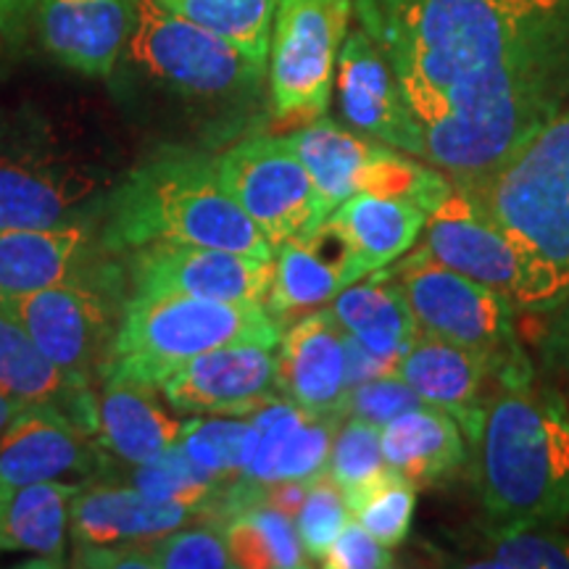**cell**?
<instances>
[{
	"label": "cell",
	"mask_w": 569,
	"mask_h": 569,
	"mask_svg": "<svg viewBox=\"0 0 569 569\" xmlns=\"http://www.w3.org/2000/svg\"><path fill=\"white\" fill-rule=\"evenodd\" d=\"M98 227L113 256L174 243L274 259V248L219 182L213 156L193 148L167 146L130 169L106 193Z\"/></svg>",
	"instance_id": "cell-2"
},
{
	"label": "cell",
	"mask_w": 569,
	"mask_h": 569,
	"mask_svg": "<svg viewBox=\"0 0 569 569\" xmlns=\"http://www.w3.org/2000/svg\"><path fill=\"white\" fill-rule=\"evenodd\" d=\"M27 409H30L27 403H21V401H17V398H11L9 393H3V390H0V436H3L6 427H9L19 415H24Z\"/></svg>",
	"instance_id": "cell-44"
},
{
	"label": "cell",
	"mask_w": 569,
	"mask_h": 569,
	"mask_svg": "<svg viewBox=\"0 0 569 569\" xmlns=\"http://www.w3.org/2000/svg\"><path fill=\"white\" fill-rule=\"evenodd\" d=\"M469 567L486 569H569V540L551 536L549 528H493L486 549Z\"/></svg>",
	"instance_id": "cell-36"
},
{
	"label": "cell",
	"mask_w": 569,
	"mask_h": 569,
	"mask_svg": "<svg viewBox=\"0 0 569 569\" xmlns=\"http://www.w3.org/2000/svg\"><path fill=\"white\" fill-rule=\"evenodd\" d=\"M272 264V288L264 306L280 325L301 311L332 303L348 288L346 251L325 222L317 232L274 248Z\"/></svg>",
	"instance_id": "cell-28"
},
{
	"label": "cell",
	"mask_w": 569,
	"mask_h": 569,
	"mask_svg": "<svg viewBox=\"0 0 569 569\" xmlns=\"http://www.w3.org/2000/svg\"><path fill=\"white\" fill-rule=\"evenodd\" d=\"M422 206L372 193H356L327 213L325 227L346 251L348 284L393 264L415 248L427 224Z\"/></svg>",
	"instance_id": "cell-24"
},
{
	"label": "cell",
	"mask_w": 569,
	"mask_h": 569,
	"mask_svg": "<svg viewBox=\"0 0 569 569\" xmlns=\"http://www.w3.org/2000/svg\"><path fill=\"white\" fill-rule=\"evenodd\" d=\"M467 193L475 196L517 251L515 303L546 315L565 301L569 296V103L480 188Z\"/></svg>",
	"instance_id": "cell-4"
},
{
	"label": "cell",
	"mask_w": 569,
	"mask_h": 569,
	"mask_svg": "<svg viewBox=\"0 0 569 569\" xmlns=\"http://www.w3.org/2000/svg\"><path fill=\"white\" fill-rule=\"evenodd\" d=\"M106 174L48 153H0V230H30L101 213Z\"/></svg>",
	"instance_id": "cell-13"
},
{
	"label": "cell",
	"mask_w": 569,
	"mask_h": 569,
	"mask_svg": "<svg viewBox=\"0 0 569 569\" xmlns=\"http://www.w3.org/2000/svg\"><path fill=\"white\" fill-rule=\"evenodd\" d=\"M393 565V553H390L388 546H382L356 519H348L336 543L330 546V551L319 561V567L327 569H388Z\"/></svg>",
	"instance_id": "cell-41"
},
{
	"label": "cell",
	"mask_w": 569,
	"mask_h": 569,
	"mask_svg": "<svg viewBox=\"0 0 569 569\" xmlns=\"http://www.w3.org/2000/svg\"><path fill=\"white\" fill-rule=\"evenodd\" d=\"M82 488V482L42 480L9 490L0 517V551H27L42 565L61 567L67 561L71 501Z\"/></svg>",
	"instance_id": "cell-29"
},
{
	"label": "cell",
	"mask_w": 569,
	"mask_h": 569,
	"mask_svg": "<svg viewBox=\"0 0 569 569\" xmlns=\"http://www.w3.org/2000/svg\"><path fill=\"white\" fill-rule=\"evenodd\" d=\"M201 517L190 503L156 501L132 486H96L74 496L69 530L77 546L142 543Z\"/></svg>",
	"instance_id": "cell-25"
},
{
	"label": "cell",
	"mask_w": 569,
	"mask_h": 569,
	"mask_svg": "<svg viewBox=\"0 0 569 569\" xmlns=\"http://www.w3.org/2000/svg\"><path fill=\"white\" fill-rule=\"evenodd\" d=\"M340 415H315L288 398H274L251 415L256 448L243 480L269 486L280 480L322 478Z\"/></svg>",
	"instance_id": "cell-22"
},
{
	"label": "cell",
	"mask_w": 569,
	"mask_h": 569,
	"mask_svg": "<svg viewBox=\"0 0 569 569\" xmlns=\"http://www.w3.org/2000/svg\"><path fill=\"white\" fill-rule=\"evenodd\" d=\"M34 0H0V51L30 27Z\"/></svg>",
	"instance_id": "cell-43"
},
{
	"label": "cell",
	"mask_w": 569,
	"mask_h": 569,
	"mask_svg": "<svg viewBox=\"0 0 569 569\" xmlns=\"http://www.w3.org/2000/svg\"><path fill=\"white\" fill-rule=\"evenodd\" d=\"M163 9L230 40L269 67V42L277 0H159Z\"/></svg>",
	"instance_id": "cell-33"
},
{
	"label": "cell",
	"mask_w": 569,
	"mask_h": 569,
	"mask_svg": "<svg viewBox=\"0 0 569 569\" xmlns=\"http://www.w3.org/2000/svg\"><path fill=\"white\" fill-rule=\"evenodd\" d=\"M538 351L546 369L569 372V296L546 311V325L540 330Z\"/></svg>",
	"instance_id": "cell-42"
},
{
	"label": "cell",
	"mask_w": 569,
	"mask_h": 569,
	"mask_svg": "<svg viewBox=\"0 0 569 569\" xmlns=\"http://www.w3.org/2000/svg\"><path fill=\"white\" fill-rule=\"evenodd\" d=\"M277 361L282 398L315 415L346 417L351 393L346 330L332 309L290 322L277 343Z\"/></svg>",
	"instance_id": "cell-19"
},
{
	"label": "cell",
	"mask_w": 569,
	"mask_h": 569,
	"mask_svg": "<svg viewBox=\"0 0 569 569\" xmlns=\"http://www.w3.org/2000/svg\"><path fill=\"white\" fill-rule=\"evenodd\" d=\"M338 103L351 130L427 161L425 132L411 111L407 92L386 56L361 27L348 32L340 46Z\"/></svg>",
	"instance_id": "cell-15"
},
{
	"label": "cell",
	"mask_w": 569,
	"mask_h": 569,
	"mask_svg": "<svg viewBox=\"0 0 569 569\" xmlns=\"http://www.w3.org/2000/svg\"><path fill=\"white\" fill-rule=\"evenodd\" d=\"M188 419L167 411L159 388L103 380L98 396V440L124 465H146L177 446Z\"/></svg>",
	"instance_id": "cell-26"
},
{
	"label": "cell",
	"mask_w": 569,
	"mask_h": 569,
	"mask_svg": "<svg viewBox=\"0 0 569 569\" xmlns=\"http://www.w3.org/2000/svg\"><path fill=\"white\" fill-rule=\"evenodd\" d=\"M6 496H9V490L0 486V517H3V503H6Z\"/></svg>",
	"instance_id": "cell-45"
},
{
	"label": "cell",
	"mask_w": 569,
	"mask_h": 569,
	"mask_svg": "<svg viewBox=\"0 0 569 569\" xmlns=\"http://www.w3.org/2000/svg\"><path fill=\"white\" fill-rule=\"evenodd\" d=\"M415 503L417 486H411L401 475L390 472L353 503L351 517L361 528L372 532L382 546L393 549V546H401L409 536Z\"/></svg>",
	"instance_id": "cell-37"
},
{
	"label": "cell",
	"mask_w": 569,
	"mask_h": 569,
	"mask_svg": "<svg viewBox=\"0 0 569 569\" xmlns=\"http://www.w3.org/2000/svg\"><path fill=\"white\" fill-rule=\"evenodd\" d=\"M213 169L272 248L317 232L330 213L288 138L251 134L238 140L213 159Z\"/></svg>",
	"instance_id": "cell-11"
},
{
	"label": "cell",
	"mask_w": 569,
	"mask_h": 569,
	"mask_svg": "<svg viewBox=\"0 0 569 569\" xmlns=\"http://www.w3.org/2000/svg\"><path fill=\"white\" fill-rule=\"evenodd\" d=\"M309 169L327 211L356 193L411 201L430 213L451 196L446 172L415 156L317 117L284 134Z\"/></svg>",
	"instance_id": "cell-9"
},
{
	"label": "cell",
	"mask_w": 569,
	"mask_h": 569,
	"mask_svg": "<svg viewBox=\"0 0 569 569\" xmlns=\"http://www.w3.org/2000/svg\"><path fill=\"white\" fill-rule=\"evenodd\" d=\"M427 163L475 190L569 103V0H353Z\"/></svg>",
	"instance_id": "cell-1"
},
{
	"label": "cell",
	"mask_w": 569,
	"mask_h": 569,
	"mask_svg": "<svg viewBox=\"0 0 569 569\" xmlns=\"http://www.w3.org/2000/svg\"><path fill=\"white\" fill-rule=\"evenodd\" d=\"M425 248L440 264L501 290L515 301L519 284L517 251L467 190L453 184L451 196L430 211L425 224Z\"/></svg>",
	"instance_id": "cell-18"
},
{
	"label": "cell",
	"mask_w": 569,
	"mask_h": 569,
	"mask_svg": "<svg viewBox=\"0 0 569 569\" xmlns=\"http://www.w3.org/2000/svg\"><path fill=\"white\" fill-rule=\"evenodd\" d=\"M177 446L217 478L238 480L253 457L256 427L243 417H193Z\"/></svg>",
	"instance_id": "cell-35"
},
{
	"label": "cell",
	"mask_w": 569,
	"mask_h": 569,
	"mask_svg": "<svg viewBox=\"0 0 569 569\" xmlns=\"http://www.w3.org/2000/svg\"><path fill=\"white\" fill-rule=\"evenodd\" d=\"M232 482L234 480H222L209 469L198 467L180 446H172L146 465H132L124 486L138 488L140 493L151 496L156 501L190 503L203 517H217Z\"/></svg>",
	"instance_id": "cell-32"
},
{
	"label": "cell",
	"mask_w": 569,
	"mask_h": 569,
	"mask_svg": "<svg viewBox=\"0 0 569 569\" xmlns=\"http://www.w3.org/2000/svg\"><path fill=\"white\" fill-rule=\"evenodd\" d=\"M478 490L493 528L569 519V411L532 382L490 396L478 443Z\"/></svg>",
	"instance_id": "cell-3"
},
{
	"label": "cell",
	"mask_w": 569,
	"mask_h": 569,
	"mask_svg": "<svg viewBox=\"0 0 569 569\" xmlns=\"http://www.w3.org/2000/svg\"><path fill=\"white\" fill-rule=\"evenodd\" d=\"M127 267L106 261L96 272L34 293L0 298L24 325L40 351L74 380H101L111 343L130 298Z\"/></svg>",
	"instance_id": "cell-8"
},
{
	"label": "cell",
	"mask_w": 569,
	"mask_h": 569,
	"mask_svg": "<svg viewBox=\"0 0 569 569\" xmlns=\"http://www.w3.org/2000/svg\"><path fill=\"white\" fill-rule=\"evenodd\" d=\"M124 61L146 82L213 113L232 132L253 122L264 82L269 84L267 63L163 9L159 0H134V27Z\"/></svg>",
	"instance_id": "cell-5"
},
{
	"label": "cell",
	"mask_w": 569,
	"mask_h": 569,
	"mask_svg": "<svg viewBox=\"0 0 569 569\" xmlns=\"http://www.w3.org/2000/svg\"><path fill=\"white\" fill-rule=\"evenodd\" d=\"M396 375L401 377L427 407H436L457 419L469 443H478L486 409L493 393H486L488 382L498 372L486 356L446 340L419 336L415 346L398 359Z\"/></svg>",
	"instance_id": "cell-21"
},
{
	"label": "cell",
	"mask_w": 569,
	"mask_h": 569,
	"mask_svg": "<svg viewBox=\"0 0 569 569\" xmlns=\"http://www.w3.org/2000/svg\"><path fill=\"white\" fill-rule=\"evenodd\" d=\"M330 309L356 343L382 359L398 361L419 338L411 306L396 282L382 272L348 284L332 298Z\"/></svg>",
	"instance_id": "cell-30"
},
{
	"label": "cell",
	"mask_w": 569,
	"mask_h": 569,
	"mask_svg": "<svg viewBox=\"0 0 569 569\" xmlns=\"http://www.w3.org/2000/svg\"><path fill=\"white\" fill-rule=\"evenodd\" d=\"M388 467L411 486H443L465 469L469 448L457 419L436 407H415L380 427Z\"/></svg>",
	"instance_id": "cell-27"
},
{
	"label": "cell",
	"mask_w": 569,
	"mask_h": 569,
	"mask_svg": "<svg viewBox=\"0 0 569 569\" xmlns=\"http://www.w3.org/2000/svg\"><path fill=\"white\" fill-rule=\"evenodd\" d=\"M113 259L98 217L30 230H0V298L51 288L96 272Z\"/></svg>",
	"instance_id": "cell-17"
},
{
	"label": "cell",
	"mask_w": 569,
	"mask_h": 569,
	"mask_svg": "<svg viewBox=\"0 0 569 569\" xmlns=\"http://www.w3.org/2000/svg\"><path fill=\"white\" fill-rule=\"evenodd\" d=\"M32 24L48 53L82 77H111L134 27V0H34Z\"/></svg>",
	"instance_id": "cell-16"
},
{
	"label": "cell",
	"mask_w": 569,
	"mask_h": 569,
	"mask_svg": "<svg viewBox=\"0 0 569 569\" xmlns=\"http://www.w3.org/2000/svg\"><path fill=\"white\" fill-rule=\"evenodd\" d=\"M353 0H277L269 42V111L277 122L325 117Z\"/></svg>",
	"instance_id": "cell-10"
},
{
	"label": "cell",
	"mask_w": 569,
	"mask_h": 569,
	"mask_svg": "<svg viewBox=\"0 0 569 569\" xmlns=\"http://www.w3.org/2000/svg\"><path fill=\"white\" fill-rule=\"evenodd\" d=\"M422 398L411 390L398 375L375 377V380L359 382L348 393L346 417L367 419L377 427L388 425L390 419L403 415V411L422 407Z\"/></svg>",
	"instance_id": "cell-40"
},
{
	"label": "cell",
	"mask_w": 569,
	"mask_h": 569,
	"mask_svg": "<svg viewBox=\"0 0 569 569\" xmlns=\"http://www.w3.org/2000/svg\"><path fill=\"white\" fill-rule=\"evenodd\" d=\"M167 403L193 417H248L280 398L277 346H224L172 369L159 386Z\"/></svg>",
	"instance_id": "cell-14"
},
{
	"label": "cell",
	"mask_w": 569,
	"mask_h": 569,
	"mask_svg": "<svg viewBox=\"0 0 569 569\" xmlns=\"http://www.w3.org/2000/svg\"><path fill=\"white\" fill-rule=\"evenodd\" d=\"M232 565L246 569L309 567L293 517L269 507H248L219 525Z\"/></svg>",
	"instance_id": "cell-31"
},
{
	"label": "cell",
	"mask_w": 569,
	"mask_h": 569,
	"mask_svg": "<svg viewBox=\"0 0 569 569\" xmlns=\"http://www.w3.org/2000/svg\"><path fill=\"white\" fill-rule=\"evenodd\" d=\"M280 322L264 303H224L188 296H130L103 380L159 388L172 369L213 348L280 343Z\"/></svg>",
	"instance_id": "cell-6"
},
{
	"label": "cell",
	"mask_w": 569,
	"mask_h": 569,
	"mask_svg": "<svg viewBox=\"0 0 569 569\" xmlns=\"http://www.w3.org/2000/svg\"><path fill=\"white\" fill-rule=\"evenodd\" d=\"M272 259L211 246L153 243L127 253L130 296H188L224 303H264Z\"/></svg>",
	"instance_id": "cell-12"
},
{
	"label": "cell",
	"mask_w": 569,
	"mask_h": 569,
	"mask_svg": "<svg viewBox=\"0 0 569 569\" xmlns=\"http://www.w3.org/2000/svg\"><path fill=\"white\" fill-rule=\"evenodd\" d=\"M377 272L407 298L419 336L486 356L498 372V388L532 382L530 359L517 343V303L507 293L453 272L425 246Z\"/></svg>",
	"instance_id": "cell-7"
},
{
	"label": "cell",
	"mask_w": 569,
	"mask_h": 569,
	"mask_svg": "<svg viewBox=\"0 0 569 569\" xmlns=\"http://www.w3.org/2000/svg\"><path fill=\"white\" fill-rule=\"evenodd\" d=\"M393 472L388 467L380 443V427L359 417H346L332 438L330 459L325 475L338 482L343 490L348 511L369 488L377 486L386 475Z\"/></svg>",
	"instance_id": "cell-34"
},
{
	"label": "cell",
	"mask_w": 569,
	"mask_h": 569,
	"mask_svg": "<svg viewBox=\"0 0 569 569\" xmlns=\"http://www.w3.org/2000/svg\"><path fill=\"white\" fill-rule=\"evenodd\" d=\"M348 519H351V511H348L346 496L338 488V482L327 475L311 482L303 507L296 515L298 536H301L306 559L311 565H319L325 559V553L336 543Z\"/></svg>",
	"instance_id": "cell-38"
},
{
	"label": "cell",
	"mask_w": 569,
	"mask_h": 569,
	"mask_svg": "<svg viewBox=\"0 0 569 569\" xmlns=\"http://www.w3.org/2000/svg\"><path fill=\"white\" fill-rule=\"evenodd\" d=\"M103 465L92 436L48 409L30 407L0 436V486L6 490L42 480H88Z\"/></svg>",
	"instance_id": "cell-20"
},
{
	"label": "cell",
	"mask_w": 569,
	"mask_h": 569,
	"mask_svg": "<svg viewBox=\"0 0 569 569\" xmlns=\"http://www.w3.org/2000/svg\"><path fill=\"white\" fill-rule=\"evenodd\" d=\"M151 569H222L234 567L219 528H184L142 540Z\"/></svg>",
	"instance_id": "cell-39"
},
{
	"label": "cell",
	"mask_w": 569,
	"mask_h": 569,
	"mask_svg": "<svg viewBox=\"0 0 569 569\" xmlns=\"http://www.w3.org/2000/svg\"><path fill=\"white\" fill-rule=\"evenodd\" d=\"M0 390L27 407L48 409L98 438V396L92 386L56 367L24 325L0 303Z\"/></svg>",
	"instance_id": "cell-23"
}]
</instances>
